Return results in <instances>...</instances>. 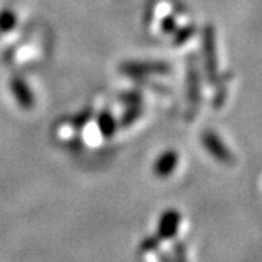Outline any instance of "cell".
Returning <instances> with one entry per match:
<instances>
[{"mask_svg": "<svg viewBox=\"0 0 262 262\" xmlns=\"http://www.w3.org/2000/svg\"><path fill=\"white\" fill-rule=\"evenodd\" d=\"M203 44V56H204V66H206V75L208 83L215 86L220 80L219 75V58H217V41H215V31L211 24L203 28L201 35Z\"/></svg>", "mask_w": 262, "mask_h": 262, "instance_id": "cell-1", "label": "cell"}, {"mask_svg": "<svg viewBox=\"0 0 262 262\" xmlns=\"http://www.w3.org/2000/svg\"><path fill=\"white\" fill-rule=\"evenodd\" d=\"M201 144L207 150V153L214 158L217 162L223 165H232L234 162V156L232 150L227 147L222 137L213 130H206L201 134Z\"/></svg>", "mask_w": 262, "mask_h": 262, "instance_id": "cell-2", "label": "cell"}, {"mask_svg": "<svg viewBox=\"0 0 262 262\" xmlns=\"http://www.w3.org/2000/svg\"><path fill=\"white\" fill-rule=\"evenodd\" d=\"M120 72L130 77L168 75L170 73V66L166 61H124L120 66Z\"/></svg>", "mask_w": 262, "mask_h": 262, "instance_id": "cell-3", "label": "cell"}, {"mask_svg": "<svg viewBox=\"0 0 262 262\" xmlns=\"http://www.w3.org/2000/svg\"><path fill=\"white\" fill-rule=\"evenodd\" d=\"M187 98L194 113L201 102V77L195 54H189L187 60Z\"/></svg>", "mask_w": 262, "mask_h": 262, "instance_id": "cell-4", "label": "cell"}, {"mask_svg": "<svg viewBox=\"0 0 262 262\" xmlns=\"http://www.w3.org/2000/svg\"><path fill=\"white\" fill-rule=\"evenodd\" d=\"M10 92L13 95L15 101L22 110H32L35 105V96L32 89L29 88V84L19 76H15L10 79Z\"/></svg>", "mask_w": 262, "mask_h": 262, "instance_id": "cell-5", "label": "cell"}, {"mask_svg": "<svg viewBox=\"0 0 262 262\" xmlns=\"http://www.w3.org/2000/svg\"><path fill=\"white\" fill-rule=\"evenodd\" d=\"M179 163V153L177 150L168 149L165 150L162 155H159L155 163H153V173L155 177H158L160 179L169 178L173 170L178 168Z\"/></svg>", "mask_w": 262, "mask_h": 262, "instance_id": "cell-6", "label": "cell"}, {"mask_svg": "<svg viewBox=\"0 0 262 262\" xmlns=\"http://www.w3.org/2000/svg\"><path fill=\"white\" fill-rule=\"evenodd\" d=\"M179 213L175 210H168L165 214L162 215L160 219L159 230L162 236L165 237H172L175 232H177V227L179 225Z\"/></svg>", "mask_w": 262, "mask_h": 262, "instance_id": "cell-7", "label": "cell"}, {"mask_svg": "<svg viewBox=\"0 0 262 262\" xmlns=\"http://www.w3.org/2000/svg\"><path fill=\"white\" fill-rule=\"evenodd\" d=\"M96 122H98V127H99L101 134L105 139L113 137L114 134H115V131H117V127H118V122L114 118L113 113L108 111V110H103V111L99 113Z\"/></svg>", "mask_w": 262, "mask_h": 262, "instance_id": "cell-8", "label": "cell"}, {"mask_svg": "<svg viewBox=\"0 0 262 262\" xmlns=\"http://www.w3.org/2000/svg\"><path fill=\"white\" fill-rule=\"evenodd\" d=\"M143 114V105L141 103H136V105H127V110L122 114L120 124L122 127H130L134 122L140 118Z\"/></svg>", "mask_w": 262, "mask_h": 262, "instance_id": "cell-9", "label": "cell"}, {"mask_svg": "<svg viewBox=\"0 0 262 262\" xmlns=\"http://www.w3.org/2000/svg\"><path fill=\"white\" fill-rule=\"evenodd\" d=\"M18 24V16L13 10L3 9L0 12V34H8Z\"/></svg>", "mask_w": 262, "mask_h": 262, "instance_id": "cell-10", "label": "cell"}, {"mask_svg": "<svg viewBox=\"0 0 262 262\" xmlns=\"http://www.w3.org/2000/svg\"><path fill=\"white\" fill-rule=\"evenodd\" d=\"M195 27L194 25H187V27H181V29L177 28V31L173 32V44L175 46H182L185 44L189 38L195 34Z\"/></svg>", "mask_w": 262, "mask_h": 262, "instance_id": "cell-11", "label": "cell"}, {"mask_svg": "<svg viewBox=\"0 0 262 262\" xmlns=\"http://www.w3.org/2000/svg\"><path fill=\"white\" fill-rule=\"evenodd\" d=\"M178 28V22H177V18L173 15H166L165 18L162 19V24H160V29L162 32L165 34H173Z\"/></svg>", "mask_w": 262, "mask_h": 262, "instance_id": "cell-12", "label": "cell"}, {"mask_svg": "<svg viewBox=\"0 0 262 262\" xmlns=\"http://www.w3.org/2000/svg\"><path fill=\"white\" fill-rule=\"evenodd\" d=\"M91 117H92V110H83L80 114H77L75 118H73V125H75L76 128H83L84 125L89 122L91 120Z\"/></svg>", "mask_w": 262, "mask_h": 262, "instance_id": "cell-13", "label": "cell"}, {"mask_svg": "<svg viewBox=\"0 0 262 262\" xmlns=\"http://www.w3.org/2000/svg\"><path fill=\"white\" fill-rule=\"evenodd\" d=\"M122 102L127 105H136V103H143V98H141L140 92H125L120 96Z\"/></svg>", "mask_w": 262, "mask_h": 262, "instance_id": "cell-14", "label": "cell"}]
</instances>
